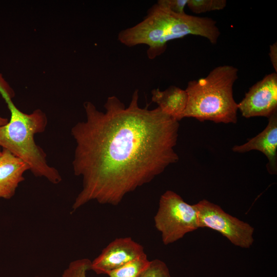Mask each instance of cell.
<instances>
[{
    "label": "cell",
    "instance_id": "obj_1",
    "mask_svg": "<svg viewBox=\"0 0 277 277\" xmlns=\"http://www.w3.org/2000/svg\"><path fill=\"white\" fill-rule=\"evenodd\" d=\"M138 97L136 89L126 108L116 96H109L105 112L84 103L86 120L71 130L76 143L73 171L83 180L73 210L91 201L117 205L178 161L179 121L158 107H140Z\"/></svg>",
    "mask_w": 277,
    "mask_h": 277
},
{
    "label": "cell",
    "instance_id": "obj_2",
    "mask_svg": "<svg viewBox=\"0 0 277 277\" xmlns=\"http://www.w3.org/2000/svg\"><path fill=\"white\" fill-rule=\"evenodd\" d=\"M220 34L216 22L212 18L176 14L156 2L141 22L121 31L117 39L128 47L147 45V56L153 60L165 52L170 41L193 35L215 44Z\"/></svg>",
    "mask_w": 277,
    "mask_h": 277
},
{
    "label": "cell",
    "instance_id": "obj_3",
    "mask_svg": "<svg viewBox=\"0 0 277 277\" xmlns=\"http://www.w3.org/2000/svg\"><path fill=\"white\" fill-rule=\"evenodd\" d=\"M238 78V69L225 65L215 67L204 77L189 81L185 89L188 102L182 118L236 123L238 106L233 88Z\"/></svg>",
    "mask_w": 277,
    "mask_h": 277
},
{
    "label": "cell",
    "instance_id": "obj_4",
    "mask_svg": "<svg viewBox=\"0 0 277 277\" xmlns=\"http://www.w3.org/2000/svg\"><path fill=\"white\" fill-rule=\"evenodd\" d=\"M10 111V120L0 127V147L27 163L36 177H44L57 184L62 180L58 171L49 166L46 153L34 141V135L43 132L47 125L46 114L37 109L30 114L19 110L9 97L4 98Z\"/></svg>",
    "mask_w": 277,
    "mask_h": 277
},
{
    "label": "cell",
    "instance_id": "obj_5",
    "mask_svg": "<svg viewBox=\"0 0 277 277\" xmlns=\"http://www.w3.org/2000/svg\"><path fill=\"white\" fill-rule=\"evenodd\" d=\"M154 222L165 245L172 244L187 233L199 228L194 204H188L171 190H167L161 196Z\"/></svg>",
    "mask_w": 277,
    "mask_h": 277
},
{
    "label": "cell",
    "instance_id": "obj_6",
    "mask_svg": "<svg viewBox=\"0 0 277 277\" xmlns=\"http://www.w3.org/2000/svg\"><path fill=\"white\" fill-rule=\"evenodd\" d=\"M194 205L199 228L207 227L217 231L235 246L243 248L251 246L254 228L250 224L229 214L220 206L207 200H202Z\"/></svg>",
    "mask_w": 277,
    "mask_h": 277
},
{
    "label": "cell",
    "instance_id": "obj_7",
    "mask_svg": "<svg viewBox=\"0 0 277 277\" xmlns=\"http://www.w3.org/2000/svg\"><path fill=\"white\" fill-rule=\"evenodd\" d=\"M238 106L245 118H269L277 111V73L266 75L253 85Z\"/></svg>",
    "mask_w": 277,
    "mask_h": 277
},
{
    "label": "cell",
    "instance_id": "obj_8",
    "mask_svg": "<svg viewBox=\"0 0 277 277\" xmlns=\"http://www.w3.org/2000/svg\"><path fill=\"white\" fill-rule=\"evenodd\" d=\"M144 253L143 246L131 237L116 238L91 261V270L97 274L107 275Z\"/></svg>",
    "mask_w": 277,
    "mask_h": 277
},
{
    "label": "cell",
    "instance_id": "obj_9",
    "mask_svg": "<svg viewBox=\"0 0 277 277\" xmlns=\"http://www.w3.org/2000/svg\"><path fill=\"white\" fill-rule=\"evenodd\" d=\"M232 150L238 153L258 150L268 159L266 168L271 174L277 172V111L268 118L266 128L254 137L241 145L234 146Z\"/></svg>",
    "mask_w": 277,
    "mask_h": 277
},
{
    "label": "cell",
    "instance_id": "obj_10",
    "mask_svg": "<svg viewBox=\"0 0 277 277\" xmlns=\"http://www.w3.org/2000/svg\"><path fill=\"white\" fill-rule=\"evenodd\" d=\"M29 170L27 163L3 148L0 155V199H11L25 180L24 173Z\"/></svg>",
    "mask_w": 277,
    "mask_h": 277
},
{
    "label": "cell",
    "instance_id": "obj_11",
    "mask_svg": "<svg viewBox=\"0 0 277 277\" xmlns=\"http://www.w3.org/2000/svg\"><path fill=\"white\" fill-rule=\"evenodd\" d=\"M151 94L152 101L157 104L163 112L179 122L182 119L188 102L185 89L170 86L164 91L154 89Z\"/></svg>",
    "mask_w": 277,
    "mask_h": 277
},
{
    "label": "cell",
    "instance_id": "obj_12",
    "mask_svg": "<svg viewBox=\"0 0 277 277\" xmlns=\"http://www.w3.org/2000/svg\"><path fill=\"white\" fill-rule=\"evenodd\" d=\"M150 263L145 253L107 274L109 277H140Z\"/></svg>",
    "mask_w": 277,
    "mask_h": 277
},
{
    "label": "cell",
    "instance_id": "obj_13",
    "mask_svg": "<svg viewBox=\"0 0 277 277\" xmlns=\"http://www.w3.org/2000/svg\"><path fill=\"white\" fill-rule=\"evenodd\" d=\"M226 0H188L187 6L195 14H201L224 9Z\"/></svg>",
    "mask_w": 277,
    "mask_h": 277
},
{
    "label": "cell",
    "instance_id": "obj_14",
    "mask_svg": "<svg viewBox=\"0 0 277 277\" xmlns=\"http://www.w3.org/2000/svg\"><path fill=\"white\" fill-rule=\"evenodd\" d=\"M91 261L83 258L71 262L64 271L62 277H87V272L91 270Z\"/></svg>",
    "mask_w": 277,
    "mask_h": 277
},
{
    "label": "cell",
    "instance_id": "obj_15",
    "mask_svg": "<svg viewBox=\"0 0 277 277\" xmlns=\"http://www.w3.org/2000/svg\"><path fill=\"white\" fill-rule=\"evenodd\" d=\"M140 277H171L165 262L159 259L150 261V263Z\"/></svg>",
    "mask_w": 277,
    "mask_h": 277
},
{
    "label": "cell",
    "instance_id": "obj_16",
    "mask_svg": "<svg viewBox=\"0 0 277 277\" xmlns=\"http://www.w3.org/2000/svg\"><path fill=\"white\" fill-rule=\"evenodd\" d=\"M188 0H159L157 3L171 12L182 14L185 13V8Z\"/></svg>",
    "mask_w": 277,
    "mask_h": 277
},
{
    "label": "cell",
    "instance_id": "obj_17",
    "mask_svg": "<svg viewBox=\"0 0 277 277\" xmlns=\"http://www.w3.org/2000/svg\"><path fill=\"white\" fill-rule=\"evenodd\" d=\"M0 94L4 98H12L14 96V92L0 73Z\"/></svg>",
    "mask_w": 277,
    "mask_h": 277
},
{
    "label": "cell",
    "instance_id": "obj_18",
    "mask_svg": "<svg viewBox=\"0 0 277 277\" xmlns=\"http://www.w3.org/2000/svg\"><path fill=\"white\" fill-rule=\"evenodd\" d=\"M269 56L271 64L277 73V43L275 42L270 46Z\"/></svg>",
    "mask_w": 277,
    "mask_h": 277
},
{
    "label": "cell",
    "instance_id": "obj_19",
    "mask_svg": "<svg viewBox=\"0 0 277 277\" xmlns=\"http://www.w3.org/2000/svg\"><path fill=\"white\" fill-rule=\"evenodd\" d=\"M8 120L6 118L0 116V127L3 126L7 124Z\"/></svg>",
    "mask_w": 277,
    "mask_h": 277
},
{
    "label": "cell",
    "instance_id": "obj_20",
    "mask_svg": "<svg viewBox=\"0 0 277 277\" xmlns=\"http://www.w3.org/2000/svg\"><path fill=\"white\" fill-rule=\"evenodd\" d=\"M2 150L1 149V147H0V155L1 154Z\"/></svg>",
    "mask_w": 277,
    "mask_h": 277
},
{
    "label": "cell",
    "instance_id": "obj_21",
    "mask_svg": "<svg viewBox=\"0 0 277 277\" xmlns=\"http://www.w3.org/2000/svg\"><path fill=\"white\" fill-rule=\"evenodd\" d=\"M34 277H39V276H34Z\"/></svg>",
    "mask_w": 277,
    "mask_h": 277
}]
</instances>
